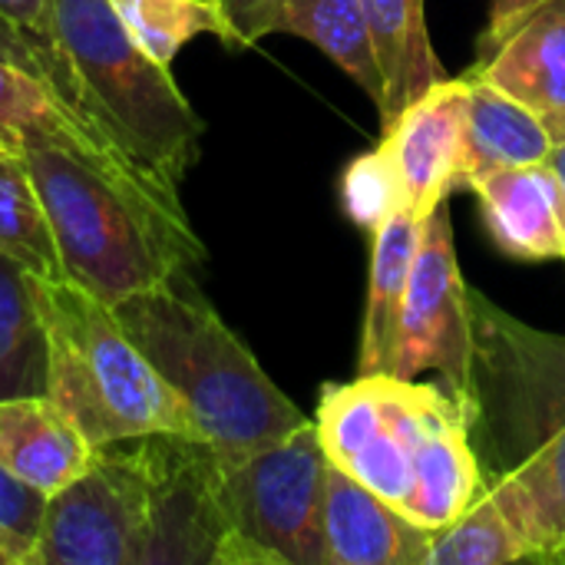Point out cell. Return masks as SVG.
Listing matches in <instances>:
<instances>
[{
    "label": "cell",
    "instance_id": "obj_1",
    "mask_svg": "<svg viewBox=\"0 0 565 565\" xmlns=\"http://www.w3.org/2000/svg\"><path fill=\"white\" fill-rule=\"evenodd\" d=\"M470 328L460 407L483 493L543 563L565 546V338L530 328L473 288Z\"/></svg>",
    "mask_w": 565,
    "mask_h": 565
},
{
    "label": "cell",
    "instance_id": "obj_2",
    "mask_svg": "<svg viewBox=\"0 0 565 565\" xmlns=\"http://www.w3.org/2000/svg\"><path fill=\"white\" fill-rule=\"evenodd\" d=\"M315 430L328 463L424 530L450 526L483 490L467 414L450 391L358 374L321 391Z\"/></svg>",
    "mask_w": 565,
    "mask_h": 565
},
{
    "label": "cell",
    "instance_id": "obj_3",
    "mask_svg": "<svg viewBox=\"0 0 565 565\" xmlns=\"http://www.w3.org/2000/svg\"><path fill=\"white\" fill-rule=\"evenodd\" d=\"M113 311L222 460L248 457L308 424L189 275L129 295Z\"/></svg>",
    "mask_w": 565,
    "mask_h": 565
},
{
    "label": "cell",
    "instance_id": "obj_4",
    "mask_svg": "<svg viewBox=\"0 0 565 565\" xmlns=\"http://www.w3.org/2000/svg\"><path fill=\"white\" fill-rule=\"evenodd\" d=\"M20 159L50 215L66 278L106 305L159 288L205 262L189 215L50 146H23Z\"/></svg>",
    "mask_w": 565,
    "mask_h": 565
},
{
    "label": "cell",
    "instance_id": "obj_5",
    "mask_svg": "<svg viewBox=\"0 0 565 565\" xmlns=\"http://www.w3.org/2000/svg\"><path fill=\"white\" fill-rule=\"evenodd\" d=\"M46 20L89 122L166 192L179 195V182L199 159L205 122L169 66L129 36L109 0H46Z\"/></svg>",
    "mask_w": 565,
    "mask_h": 565
},
{
    "label": "cell",
    "instance_id": "obj_6",
    "mask_svg": "<svg viewBox=\"0 0 565 565\" xmlns=\"http://www.w3.org/2000/svg\"><path fill=\"white\" fill-rule=\"evenodd\" d=\"M36 298L46 324V397L96 450L152 434L202 440L113 305L70 278H36Z\"/></svg>",
    "mask_w": 565,
    "mask_h": 565
},
{
    "label": "cell",
    "instance_id": "obj_7",
    "mask_svg": "<svg viewBox=\"0 0 565 565\" xmlns=\"http://www.w3.org/2000/svg\"><path fill=\"white\" fill-rule=\"evenodd\" d=\"M139 450L149 477L139 565H262L232 520L225 460L205 440L152 434Z\"/></svg>",
    "mask_w": 565,
    "mask_h": 565
},
{
    "label": "cell",
    "instance_id": "obj_8",
    "mask_svg": "<svg viewBox=\"0 0 565 565\" xmlns=\"http://www.w3.org/2000/svg\"><path fill=\"white\" fill-rule=\"evenodd\" d=\"M324 473L315 420L248 457L225 460L232 520L258 563L324 565Z\"/></svg>",
    "mask_w": 565,
    "mask_h": 565
},
{
    "label": "cell",
    "instance_id": "obj_9",
    "mask_svg": "<svg viewBox=\"0 0 565 565\" xmlns=\"http://www.w3.org/2000/svg\"><path fill=\"white\" fill-rule=\"evenodd\" d=\"M149 523V477L132 450L99 447L93 463L50 497L33 565H139Z\"/></svg>",
    "mask_w": 565,
    "mask_h": 565
},
{
    "label": "cell",
    "instance_id": "obj_10",
    "mask_svg": "<svg viewBox=\"0 0 565 565\" xmlns=\"http://www.w3.org/2000/svg\"><path fill=\"white\" fill-rule=\"evenodd\" d=\"M473 328H470V285L460 275L450 205L440 202L420 232L417 262L397 318V341L391 371L401 381H417L434 371L460 404L470 387Z\"/></svg>",
    "mask_w": 565,
    "mask_h": 565
},
{
    "label": "cell",
    "instance_id": "obj_11",
    "mask_svg": "<svg viewBox=\"0 0 565 565\" xmlns=\"http://www.w3.org/2000/svg\"><path fill=\"white\" fill-rule=\"evenodd\" d=\"M470 76L440 79L384 126L381 152L397 179L404 209L420 222L447 202L460 175Z\"/></svg>",
    "mask_w": 565,
    "mask_h": 565
},
{
    "label": "cell",
    "instance_id": "obj_12",
    "mask_svg": "<svg viewBox=\"0 0 565 565\" xmlns=\"http://www.w3.org/2000/svg\"><path fill=\"white\" fill-rule=\"evenodd\" d=\"M0 136L17 152L23 146H50L70 152L96 172L109 175L113 182L185 215L182 199L175 192H166L152 175H146L106 132H99L89 119L70 109L43 79L10 63H0Z\"/></svg>",
    "mask_w": 565,
    "mask_h": 565
},
{
    "label": "cell",
    "instance_id": "obj_13",
    "mask_svg": "<svg viewBox=\"0 0 565 565\" xmlns=\"http://www.w3.org/2000/svg\"><path fill=\"white\" fill-rule=\"evenodd\" d=\"M493 245L516 262H565V205L550 162L500 169L467 185Z\"/></svg>",
    "mask_w": 565,
    "mask_h": 565
},
{
    "label": "cell",
    "instance_id": "obj_14",
    "mask_svg": "<svg viewBox=\"0 0 565 565\" xmlns=\"http://www.w3.org/2000/svg\"><path fill=\"white\" fill-rule=\"evenodd\" d=\"M434 530L328 463L324 473V565H424Z\"/></svg>",
    "mask_w": 565,
    "mask_h": 565
},
{
    "label": "cell",
    "instance_id": "obj_15",
    "mask_svg": "<svg viewBox=\"0 0 565 565\" xmlns=\"http://www.w3.org/2000/svg\"><path fill=\"white\" fill-rule=\"evenodd\" d=\"M473 76L533 109L556 142L565 139V0H543L497 50L477 60Z\"/></svg>",
    "mask_w": 565,
    "mask_h": 565
},
{
    "label": "cell",
    "instance_id": "obj_16",
    "mask_svg": "<svg viewBox=\"0 0 565 565\" xmlns=\"http://www.w3.org/2000/svg\"><path fill=\"white\" fill-rule=\"evenodd\" d=\"M96 457L83 430L46 397L0 401V467L53 497Z\"/></svg>",
    "mask_w": 565,
    "mask_h": 565
},
{
    "label": "cell",
    "instance_id": "obj_17",
    "mask_svg": "<svg viewBox=\"0 0 565 565\" xmlns=\"http://www.w3.org/2000/svg\"><path fill=\"white\" fill-rule=\"evenodd\" d=\"M470 76V103H467V132H463V159L457 185H470L473 179L500 169L536 166L546 162L556 139L543 126V119L526 109L520 99L507 96L493 83Z\"/></svg>",
    "mask_w": 565,
    "mask_h": 565
},
{
    "label": "cell",
    "instance_id": "obj_18",
    "mask_svg": "<svg viewBox=\"0 0 565 565\" xmlns=\"http://www.w3.org/2000/svg\"><path fill=\"white\" fill-rule=\"evenodd\" d=\"M361 7L384 79L377 113L387 126L430 86L447 79V70L430 43L424 0H361Z\"/></svg>",
    "mask_w": 565,
    "mask_h": 565
},
{
    "label": "cell",
    "instance_id": "obj_19",
    "mask_svg": "<svg viewBox=\"0 0 565 565\" xmlns=\"http://www.w3.org/2000/svg\"><path fill=\"white\" fill-rule=\"evenodd\" d=\"M424 222L397 209L381 228L371 232V281H367V308L358 348V374H387L394 361L397 318L411 285V271L417 262Z\"/></svg>",
    "mask_w": 565,
    "mask_h": 565
},
{
    "label": "cell",
    "instance_id": "obj_20",
    "mask_svg": "<svg viewBox=\"0 0 565 565\" xmlns=\"http://www.w3.org/2000/svg\"><path fill=\"white\" fill-rule=\"evenodd\" d=\"M271 33H291L315 43L371 96L374 106H381L384 79L361 0H285Z\"/></svg>",
    "mask_w": 565,
    "mask_h": 565
},
{
    "label": "cell",
    "instance_id": "obj_21",
    "mask_svg": "<svg viewBox=\"0 0 565 565\" xmlns=\"http://www.w3.org/2000/svg\"><path fill=\"white\" fill-rule=\"evenodd\" d=\"M46 394V324L36 275L0 252V401Z\"/></svg>",
    "mask_w": 565,
    "mask_h": 565
},
{
    "label": "cell",
    "instance_id": "obj_22",
    "mask_svg": "<svg viewBox=\"0 0 565 565\" xmlns=\"http://www.w3.org/2000/svg\"><path fill=\"white\" fill-rule=\"evenodd\" d=\"M0 252L43 281L66 278L50 215L20 156H0Z\"/></svg>",
    "mask_w": 565,
    "mask_h": 565
},
{
    "label": "cell",
    "instance_id": "obj_23",
    "mask_svg": "<svg viewBox=\"0 0 565 565\" xmlns=\"http://www.w3.org/2000/svg\"><path fill=\"white\" fill-rule=\"evenodd\" d=\"M129 36L162 66L202 33L218 36L228 50H238L235 30L218 0H109Z\"/></svg>",
    "mask_w": 565,
    "mask_h": 565
},
{
    "label": "cell",
    "instance_id": "obj_24",
    "mask_svg": "<svg viewBox=\"0 0 565 565\" xmlns=\"http://www.w3.org/2000/svg\"><path fill=\"white\" fill-rule=\"evenodd\" d=\"M533 559L530 543L503 516L490 493L480 497L444 530L434 533L424 565H510Z\"/></svg>",
    "mask_w": 565,
    "mask_h": 565
},
{
    "label": "cell",
    "instance_id": "obj_25",
    "mask_svg": "<svg viewBox=\"0 0 565 565\" xmlns=\"http://www.w3.org/2000/svg\"><path fill=\"white\" fill-rule=\"evenodd\" d=\"M50 497L0 467V565H33Z\"/></svg>",
    "mask_w": 565,
    "mask_h": 565
},
{
    "label": "cell",
    "instance_id": "obj_26",
    "mask_svg": "<svg viewBox=\"0 0 565 565\" xmlns=\"http://www.w3.org/2000/svg\"><path fill=\"white\" fill-rule=\"evenodd\" d=\"M341 205L354 225L364 232L381 228L397 209H404L397 179L381 149L358 156L341 175Z\"/></svg>",
    "mask_w": 565,
    "mask_h": 565
},
{
    "label": "cell",
    "instance_id": "obj_27",
    "mask_svg": "<svg viewBox=\"0 0 565 565\" xmlns=\"http://www.w3.org/2000/svg\"><path fill=\"white\" fill-rule=\"evenodd\" d=\"M0 63H10L36 79H43L70 109H76V96H73V86L70 79L63 76V70L26 36V30L20 23H13L3 10H0ZM79 113V109H76ZM83 116V113H79ZM86 119V116H83Z\"/></svg>",
    "mask_w": 565,
    "mask_h": 565
},
{
    "label": "cell",
    "instance_id": "obj_28",
    "mask_svg": "<svg viewBox=\"0 0 565 565\" xmlns=\"http://www.w3.org/2000/svg\"><path fill=\"white\" fill-rule=\"evenodd\" d=\"M0 10L13 20V23H20L23 30H26V36L63 70V76L70 79V86H73V96H76V109L83 113V99H79V86H76V79H73V73H70V66L63 63V56H60V50L53 46V36H50V20H46V0H0ZM86 116V113H83ZM89 119V116H86ZM103 132V129H99Z\"/></svg>",
    "mask_w": 565,
    "mask_h": 565
},
{
    "label": "cell",
    "instance_id": "obj_29",
    "mask_svg": "<svg viewBox=\"0 0 565 565\" xmlns=\"http://www.w3.org/2000/svg\"><path fill=\"white\" fill-rule=\"evenodd\" d=\"M218 3L228 17L232 30H235L238 50H245L275 30L278 10L285 0H218Z\"/></svg>",
    "mask_w": 565,
    "mask_h": 565
},
{
    "label": "cell",
    "instance_id": "obj_30",
    "mask_svg": "<svg viewBox=\"0 0 565 565\" xmlns=\"http://www.w3.org/2000/svg\"><path fill=\"white\" fill-rule=\"evenodd\" d=\"M540 3L543 0H490V20H487V30L480 36V56L497 50Z\"/></svg>",
    "mask_w": 565,
    "mask_h": 565
},
{
    "label": "cell",
    "instance_id": "obj_31",
    "mask_svg": "<svg viewBox=\"0 0 565 565\" xmlns=\"http://www.w3.org/2000/svg\"><path fill=\"white\" fill-rule=\"evenodd\" d=\"M546 162L553 166V172H556V179H559V189H563V205H565V139L553 146V152H550V159H546Z\"/></svg>",
    "mask_w": 565,
    "mask_h": 565
},
{
    "label": "cell",
    "instance_id": "obj_32",
    "mask_svg": "<svg viewBox=\"0 0 565 565\" xmlns=\"http://www.w3.org/2000/svg\"><path fill=\"white\" fill-rule=\"evenodd\" d=\"M543 563H556V565H565V546H559V550H553Z\"/></svg>",
    "mask_w": 565,
    "mask_h": 565
},
{
    "label": "cell",
    "instance_id": "obj_33",
    "mask_svg": "<svg viewBox=\"0 0 565 565\" xmlns=\"http://www.w3.org/2000/svg\"><path fill=\"white\" fill-rule=\"evenodd\" d=\"M0 156H20V152H17V149H13V146H10V142L0 136Z\"/></svg>",
    "mask_w": 565,
    "mask_h": 565
}]
</instances>
